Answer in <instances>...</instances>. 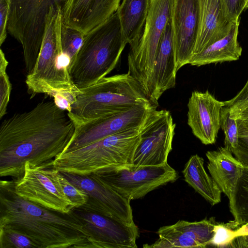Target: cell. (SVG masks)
I'll list each match as a JSON object with an SVG mask.
<instances>
[{"label":"cell","mask_w":248,"mask_h":248,"mask_svg":"<svg viewBox=\"0 0 248 248\" xmlns=\"http://www.w3.org/2000/svg\"><path fill=\"white\" fill-rule=\"evenodd\" d=\"M76 125L67 111L54 101H42L17 113L0 127V176L21 177L25 163L52 165L72 139Z\"/></svg>","instance_id":"obj_1"},{"label":"cell","mask_w":248,"mask_h":248,"mask_svg":"<svg viewBox=\"0 0 248 248\" xmlns=\"http://www.w3.org/2000/svg\"><path fill=\"white\" fill-rule=\"evenodd\" d=\"M0 227L26 235L37 248H91L90 234L72 211L64 214L21 198L13 180L0 181Z\"/></svg>","instance_id":"obj_2"},{"label":"cell","mask_w":248,"mask_h":248,"mask_svg":"<svg viewBox=\"0 0 248 248\" xmlns=\"http://www.w3.org/2000/svg\"><path fill=\"white\" fill-rule=\"evenodd\" d=\"M142 127L125 130L63 151L53 160L52 166L61 172L82 176L121 168L131 169Z\"/></svg>","instance_id":"obj_3"},{"label":"cell","mask_w":248,"mask_h":248,"mask_svg":"<svg viewBox=\"0 0 248 248\" xmlns=\"http://www.w3.org/2000/svg\"><path fill=\"white\" fill-rule=\"evenodd\" d=\"M80 91L67 112L76 126L136 105L153 104L128 73L104 77Z\"/></svg>","instance_id":"obj_4"},{"label":"cell","mask_w":248,"mask_h":248,"mask_svg":"<svg viewBox=\"0 0 248 248\" xmlns=\"http://www.w3.org/2000/svg\"><path fill=\"white\" fill-rule=\"evenodd\" d=\"M127 44L115 12L85 34L69 72L74 85L80 90L105 77L116 67Z\"/></svg>","instance_id":"obj_5"},{"label":"cell","mask_w":248,"mask_h":248,"mask_svg":"<svg viewBox=\"0 0 248 248\" xmlns=\"http://www.w3.org/2000/svg\"><path fill=\"white\" fill-rule=\"evenodd\" d=\"M62 23L61 5H51L38 58L33 71L25 80L28 92L31 94L44 93L52 96L62 92L77 94L80 92L71 79L70 61L62 51Z\"/></svg>","instance_id":"obj_6"},{"label":"cell","mask_w":248,"mask_h":248,"mask_svg":"<svg viewBox=\"0 0 248 248\" xmlns=\"http://www.w3.org/2000/svg\"><path fill=\"white\" fill-rule=\"evenodd\" d=\"M58 4L60 0H10L7 31L22 45L27 75L38 58L50 8Z\"/></svg>","instance_id":"obj_7"},{"label":"cell","mask_w":248,"mask_h":248,"mask_svg":"<svg viewBox=\"0 0 248 248\" xmlns=\"http://www.w3.org/2000/svg\"><path fill=\"white\" fill-rule=\"evenodd\" d=\"M171 2V0H151L140 38L128 55V73L139 83L149 100L156 54L170 20Z\"/></svg>","instance_id":"obj_8"},{"label":"cell","mask_w":248,"mask_h":248,"mask_svg":"<svg viewBox=\"0 0 248 248\" xmlns=\"http://www.w3.org/2000/svg\"><path fill=\"white\" fill-rule=\"evenodd\" d=\"M59 172L52 165L34 166L28 161L23 175L13 179L15 192L21 198L42 207L68 214L76 206L64 193Z\"/></svg>","instance_id":"obj_9"},{"label":"cell","mask_w":248,"mask_h":248,"mask_svg":"<svg viewBox=\"0 0 248 248\" xmlns=\"http://www.w3.org/2000/svg\"><path fill=\"white\" fill-rule=\"evenodd\" d=\"M95 174L120 195L130 201L141 198L178 178L177 171L168 163L134 170L121 168Z\"/></svg>","instance_id":"obj_10"},{"label":"cell","mask_w":248,"mask_h":248,"mask_svg":"<svg viewBox=\"0 0 248 248\" xmlns=\"http://www.w3.org/2000/svg\"><path fill=\"white\" fill-rule=\"evenodd\" d=\"M175 128V124L169 111H153L141 129L140 141L135 151L131 169L167 163L172 148Z\"/></svg>","instance_id":"obj_11"},{"label":"cell","mask_w":248,"mask_h":248,"mask_svg":"<svg viewBox=\"0 0 248 248\" xmlns=\"http://www.w3.org/2000/svg\"><path fill=\"white\" fill-rule=\"evenodd\" d=\"M61 172L71 183L83 190L88 195L87 202L78 208L98 213L129 225H136L131 201L120 195L96 174L82 176Z\"/></svg>","instance_id":"obj_12"},{"label":"cell","mask_w":248,"mask_h":248,"mask_svg":"<svg viewBox=\"0 0 248 248\" xmlns=\"http://www.w3.org/2000/svg\"><path fill=\"white\" fill-rule=\"evenodd\" d=\"M157 107L153 104L138 105L77 126L64 151L83 146L125 130L141 128Z\"/></svg>","instance_id":"obj_13"},{"label":"cell","mask_w":248,"mask_h":248,"mask_svg":"<svg viewBox=\"0 0 248 248\" xmlns=\"http://www.w3.org/2000/svg\"><path fill=\"white\" fill-rule=\"evenodd\" d=\"M90 234L92 248H137L139 229L104 215L75 208L72 210Z\"/></svg>","instance_id":"obj_14"},{"label":"cell","mask_w":248,"mask_h":248,"mask_svg":"<svg viewBox=\"0 0 248 248\" xmlns=\"http://www.w3.org/2000/svg\"><path fill=\"white\" fill-rule=\"evenodd\" d=\"M170 22L177 72L192 58L198 27L197 0H171Z\"/></svg>","instance_id":"obj_15"},{"label":"cell","mask_w":248,"mask_h":248,"mask_svg":"<svg viewBox=\"0 0 248 248\" xmlns=\"http://www.w3.org/2000/svg\"><path fill=\"white\" fill-rule=\"evenodd\" d=\"M215 217L205 218L199 221L184 220L160 227L157 232L158 239L151 245L144 244L143 248H206L210 246L215 235Z\"/></svg>","instance_id":"obj_16"},{"label":"cell","mask_w":248,"mask_h":248,"mask_svg":"<svg viewBox=\"0 0 248 248\" xmlns=\"http://www.w3.org/2000/svg\"><path fill=\"white\" fill-rule=\"evenodd\" d=\"M223 106V101L217 100L208 91L192 93L187 104V124L193 135L203 144L216 142Z\"/></svg>","instance_id":"obj_17"},{"label":"cell","mask_w":248,"mask_h":248,"mask_svg":"<svg viewBox=\"0 0 248 248\" xmlns=\"http://www.w3.org/2000/svg\"><path fill=\"white\" fill-rule=\"evenodd\" d=\"M121 0H62V22L84 34L117 11Z\"/></svg>","instance_id":"obj_18"},{"label":"cell","mask_w":248,"mask_h":248,"mask_svg":"<svg viewBox=\"0 0 248 248\" xmlns=\"http://www.w3.org/2000/svg\"><path fill=\"white\" fill-rule=\"evenodd\" d=\"M197 0L198 27L192 57L227 36L236 22L227 18L222 0Z\"/></svg>","instance_id":"obj_19"},{"label":"cell","mask_w":248,"mask_h":248,"mask_svg":"<svg viewBox=\"0 0 248 248\" xmlns=\"http://www.w3.org/2000/svg\"><path fill=\"white\" fill-rule=\"evenodd\" d=\"M176 67L170 20L157 50L152 79L151 102L158 106V100L167 90L175 87Z\"/></svg>","instance_id":"obj_20"},{"label":"cell","mask_w":248,"mask_h":248,"mask_svg":"<svg viewBox=\"0 0 248 248\" xmlns=\"http://www.w3.org/2000/svg\"><path fill=\"white\" fill-rule=\"evenodd\" d=\"M206 156L211 177L221 192L231 200L244 166L225 146L208 151Z\"/></svg>","instance_id":"obj_21"},{"label":"cell","mask_w":248,"mask_h":248,"mask_svg":"<svg viewBox=\"0 0 248 248\" xmlns=\"http://www.w3.org/2000/svg\"><path fill=\"white\" fill-rule=\"evenodd\" d=\"M151 0H122L116 13L122 35L130 47L139 42L146 22Z\"/></svg>","instance_id":"obj_22"},{"label":"cell","mask_w":248,"mask_h":248,"mask_svg":"<svg viewBox=\"0 0 248 248\" xmlns=\"http://www.w3.org/2000/svg\"><path fill=\"white\" fill-rule=\"evenodd\" d=\"M239 24L240 19L234 24L227 36L193 56L189 64L201 66L238 60L242 53V48L238 41Z\"/></svg>","instance_id":"obj_23"},{"label":"cell","mask_w":248,"mask_h":248,"mask_svg":"<svg viewBox=\"0 0 248 248\" xmlns=\"http://www.w3.org/2000/svg\"><path fill=\"white\" fill-rule=\"evenodd\" d=\"M203 159L191 156L182 171L185 181L212 205L221 202V191L204 168Z\"/></svg>","instance_id":"obj_24"},{"label":"cell","mask_w":248,"mask_h":248,"mask_svg":"<svg viewBox=\"0 0 248 248\" xmlns=\"http://www.w3.org/2000/svg\"><path fill=\"white\" fill-rule=\"evenodd\" d=\"M230 210L234 222L241 226L248 224V167H244L229 200Z\"/></svg>","instance_id":"obj_25"},{"label":"cell","mask_w":248,"mask_h":248,"mask_svg":"<svg viewBox=\"0 0 248 248\" xmlns=\"http://www.w3.org/2000/svg\"><path fill=\"white\" fill-rule=\"evenodd\" d=\"M84 36L85 34L81 31L66 26L62 21L61 32L62 47L63 53L70 61L71 67L83 44Z\"/></svg>","instance_id":"obj_26"},{"label":"cell","mask_w":248,"mask_h":248,"mask_svg":"<svg viewBox=\"0 0 248 248\" xmlns=\"http://www.w3.org/2000/svg\"><path fill=\"white\" fill-rule=\"evenodd\" d=\"M220 127L224 135V146L232 151L238 145V131L236 119L230 116L229 109L223 106L220 111L219 118Z\"/></svg>","instance_id":"obj_27"},{"label":"cell","mask_w":248,"mask_h":248,"mask_svg":"<svg viewBox=\"0 0 248 248\" xmlns=\"http://www.w3.org/2000/svg\"><path fill=\"white\" fill-rule=\"evenodd\" d=\"M239 227L234 220L225 224L217 222L214 229L215 235L210 246L231 247L234 239L240 235Z\"/></svg>","instance_id":"obj_28"},{"label":"cell","mask_w":248,"mask_h":248,"mask_svg":"<svg viewBox=\"0 0 248 248\" xmlns=\"http://www.w3.org/2000/svg\"><path fill=\"white\" fill-rule=\"evenodd\" d=\"M37 246L28 236L15 230L0 227V248H30Z\"/></svg>","instance_id":"obj_29"},{"label":"cell","mask_w":248,"mask_h":248,"mask_svg":"<svg viewBox=\"0 0 248 248\" xmlns=\"http://www.w3.org/2000/svg\"><path fill=\"white\" fill-rule=\"evenodd\" d=\"M8 65L5 54L0 50V118L6 114L12 90L11 84L6 73Z\"/></svg>","instance_id":"obj_30"},{"label":"cell","mask_w":248,"mask_h":248,"mask_svg":"<svg viewBox=\"0 0 248 248\" xmlns=\"http://www.w3.org/2000/svg\"><path fill=\"white\" fill-rule=\"evenodd\" d=\"M58 176L64 193L75 204V208L81 207L87 202L88 195L85 191L71 183L61 172L59 171Z\"/></svg>","instance_id":"obj_31"},{"label":"cell","mask_w":248,"mask_h":248,"mask_svg":"<svg viewBox=\"0 0 248 248\" xmlns=\"http://www.w3.org/2000/svg\"><path fill=\"white\" fill-rule=\"evenodd\" d=\"M223 104L229 109L231 117L248 107V79L240 91L232 99L223 101Z\"/></svg>","instance_id":"obj_32"},{"label":"cell","mask_w":248,"mask_h":248,"mask_svg":"<svg viewBox=\"0 0 248 248\" xmlns=\"http://www.w3.org/2000/svg\"><path fill=\"white\" fill-rule=\"evenodd\" d=\"M223 9L228 20L235 23L239 20L240 16L245 10L246 0H222Z\"/></svg>","instance_id":"obj_33"},{"label":"cell","mask_w":248,"mask_h":248,"mask_svg":"<svg viewBox=\"0 0 248 248\" xmlns=\"http://www.w3.org/2000/svg\"><path fill=\"white\" fill-rule=\"evenodd\" d=\"M10 2L0 0V45L4 43L7 36Z\"/></svg>","instance_id":"obj_34"},{"label":"cell","mask_w":248,"mask_h":248,"mask_svg":"<svg viewBox=\"0 0 248 248\" xmlns=\"http://www.w3.org/2000/svg\"><path fill=\"white\" fill-rule=\"evenodd\" d=\"M231 152L244 167H248V136H239L237 147Z\"/></svg>","instance_id":"obj_35"},{"label":"cell","mask_w":248,"mask_h":248,"mask_svg":"<svg viewBox=\"0 0 248 248\" xmlns=\"http://www.w3.org/2000/svg\"><path fill=\"white\" fill-rule=\"evenodd\" d=\"M77 95L70 92H62L56 93L51 96L58 107L69 112L70 110L71 105L76 100Z\"/></svg>","instance_id":"obj_36"},{"label":"cell","mask_w":248,"mask_h":248,"mask_svg":"<svg viewBox=\"0 0 248 248\" xmlns=\"http://www.w3.org/2000/svg\"><path fill=\"white\" fill-rule=\"evenodd\" d=\"M232 117L236 119L239 136H248V107Z\"/></svg>","instance_id":"obj_37"},{"label":"cell","mask_w":248,"mask_h":248,"mask_svg":"<svg viewBox=\"0 0 248 248\" xmlns=\"http://www.w3.org/2000/svg\"><path fill=\"white\" fill-rule=\"evenodd\" d=\"M245 9H248V0H246L245 1Z\"/></svg>","instance_id":"obj_38"},{"label":"cell","mask_w":248,"mask_h":248,"mask_svg":"<svg viewBox=\"0 0 248 248\" xmlns=\"http://www.w3.org/2000/svg\"><path fill=\"white\" fill-rule=\"evenodd\" d=\"M7 0V1H8L9 2L10 1V0Z\"/></svg>","instance_id":"obj_39"}]
</instances>
